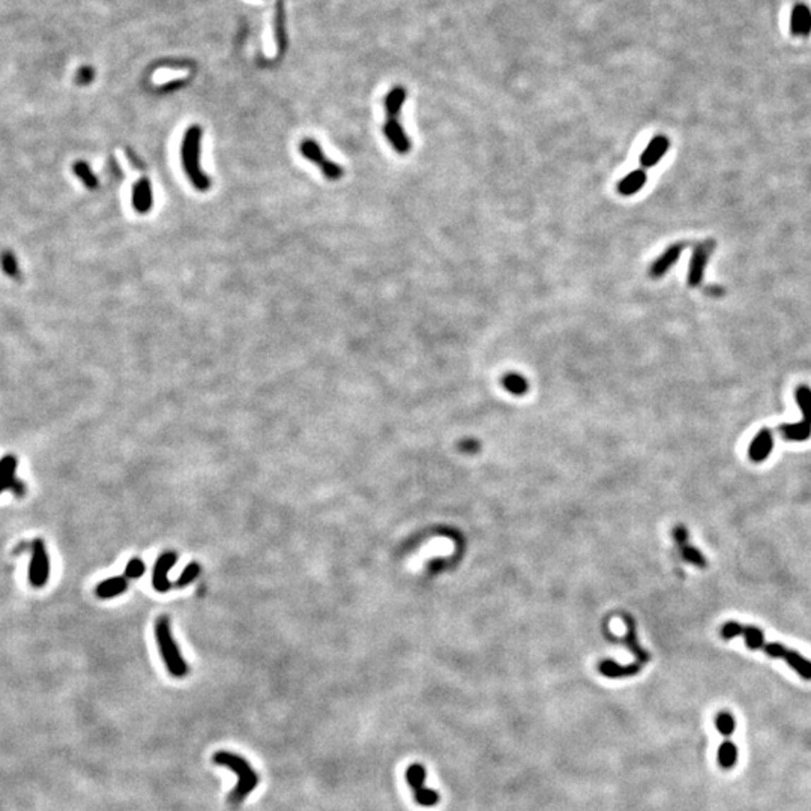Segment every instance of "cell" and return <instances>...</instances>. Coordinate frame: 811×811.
<instances>
[{
	"label": "cell",
	"instance_id": "obj_1",
	"mask_svg": "<svg viewBox=\"0 0 811 811\" xmlns=\"http://www.w3.org/2000/svg\"><path fill=\"white\" fill-rule=\"evenodd\" d=\"M720 634L724 640L744 636L747 648L765 651L772 658H781V660L789 664L796 673H799L807 680H811V661L805 660L799 652L786 648L781 643H768L759 628L738 624V622H727V624L721 627Z\"/></svg>",
	"mask_w": 811,
	"mask_h": 811
},
{
	"label": "cell",
	"instance_id": "obj_2",
	"mask_svg": "<svg viewBox=\"0 0 811 811\" xmlns=\"http://www.w3.org/2000/svg\"><path fill=\"white\" fill-rule=\"evenodd\" d=\"M214 763L218 767H226L238 775V784L229 795V803L232 805L242 804L248 795L256 789L260 781L258 775L250 767V763L238 755L229 753V751H218L214 755Z\"/></svg>",
	"mask_w": 811,
	"mask_h": 811
},
{
	"label": "cell",
	"instance_id": "obj_3",
	"mask_svg": "<svg viewBox=\"0 0 811 811\" xmlns=\"http://www.w3.org/2000/svg\"><path fill=\"white\" fill-rule=\"evenodd\" d=\"M203 131L200 125H191L186 129L182 140V166L188 176V179L198 191H208L210 181L205 172L200 167V149H202Z\"/></svg>",
	"mask_w": 811,
	"mask_h": 811
},
{
	"label": "cell",
	"instance_id": "obj_4",
	"mask_svg": "<svg viewBox=\"0 0 811 811\" xmlns=\"http://www.w3.org/2000/svg\"><path fill=\"white\" fill-rule=\"evenodd\" d=\"M155 637H157L161 658L164 660V663H166V667L170 672V675L174 678L186 676L188 670L190 668H188V664L182 658V654L178 648V644H176V642L172 636V628H170V622H169L167 616H161L157 620Z\"/></svg>",
	"mask_w": 811,
	"mask_h": 811
},
{
	"label": "cell",
	"instance_id": "obj_5",
	"mask_svg": "<svg viewBox=\"0 0 811 811\" xmlns=\"http://www.w3.org/2000/svg\"><path fill=\"white\" fill-rule=\"evenodd\" d=\"M795 398L803 410V421L796 424H783L779 430L784 440L805 442L811 436V390L807 385H799L795 391Z\"/></svg>",
	"mask_w": 811,
	"mask_h": 811
},
{
	"label": "cell",
	"instance_id": "obj_6",
	"mask_svg": "<svg viewBox=\"0 0 811 811\" xmlns=\"http://www.w3.org/2000/svg\"><path fill=\"white\" fill-rule=\"evenodd\" d=\"M426 779H427V771L424 767L419 765V763H414V765H410L406 771V780L410 786V789L414 792L416 804L422 807H433L440 801V795L431 789H427Z\"/></svg>",
	"mask_w": 811,
	"mask_h": 811
},
{
	"label": "cell",
	"instance_id": "obj_7",
	"mask_svg": "<svg viewBox=\"0 0 811 811\" xmlns=\"http://www.w3.org/2000/svg\"><path fill=\"white\" fill-rule=\"evenodd\" d=\"M299 149H301V154H302L305 158L310 160L311 162H314L317 167H320V170H322V173L325 174L326 179H329V181H338V179L343 178L344 170H343L342 167H340L338 164H335L334 161L328 160V158L325 157V154H323V150H322L320 145L317 143V142H314V140H311V138L304 140V142L301 143V148H299Z\"/></svg>",
	"mask_w": 811,
	"mask_h": 811
},
{
	"label": "cell",
	"instance_id": "obj_8",
	"mask_svg": "<svg viewBox=\"0 0 811 811\" xmlns=\"http://www.w3.org/2000/svg\"><path fill=\"white\" fill-rule=\"evenodd\" d=\"M50 574V560L42 539H35L32 543V559L29 565V580L35 587H42Z\"/></svg>",
	"mask_w": 811,
	"mask_h": 811
},
{
	"label": "cell",
	"instance_id": "obj_9",
	"mask_svg": "<svg viewBox=\"0 0 811 811\" xmlns=\"http://www.w3.org/2000/svg\"><path fill=\"white\" fill-rule=\"evenodd\" d=\"M714 248H715L714 241H704V242H700L695 246V250H692V254H691L688 278H687L690 287H699L700 286V283L703 281V277H704V269H707V266H708L709 257H711Z\"/></svg>",
	"mask_w": 811,
	"mask_h": 811
},
{
	"label": "cell",
	"instance_id": "obj_10",
	"mask_svg": "<svg viewBox=\"0 0 811 811\" xmlns=\"http://www.w3.org/2000/svg\"><path fill=\"white\" fill-rule=\"evenodd\" d=\"M383 133L388 138V142L392 145V148L395 149L397 154L400 155H407L410 149H412V143H410V138L406 134L403 125L398 122V119H392V117H388V121L383 125Z\"/></svg>",
	"mask_w": 811,
	"mask_h": 811
},
{
	"label": "cell",
	"instance_id": "obj_11",
	"mask_svg": "<svg viewBox=\"0 0 811 811\" xmlns=\"http://www.w3.org/2000/svg\"><path fill=\"white\" fill-rule=\"evenodd\" d=\"M176 562H178V555L173 553V551H166V553H162L158 558L154 570V577H152V584H154L155 591L167 592L170 589L172 583L169 580V571L176 565Z\"/></svg>",
	"mask_w": 811,
	"mask_h": 811
},
{
	"label": "cell",
	"instance_id": "obj_12",
	"mask_svg": "<svg viewBox=\"0 0 811 811\" xmlns=\"http://www.w3.org/2000/svg\"><path fill=\"white\" fill-rule=\"evenodd\" d=\"M684 248H685V244H684V242L670 245L668 248L651 265L649 277L654 278V280H658V278L664 277V275L668 272V270L676 265V262L679 260V257H680V254H683Z\"/></svg>",
	"mask_w": 811,
	"mask_h": 811
},
{
	"label": "cell",
	"instance_id": "obj_13",
	"mask_svg": "<svg viewBox=\"0 0 811 811\" xmlns=\"http://www.w3.org/2000/svg\"><path fill=\"white\" fill-rule=\"evenodd\" d=\"M16 469L17 460L13 455H6L0 460V493L5 490H13L18 496L25 493V486H23L21 481L14 478Z\"/></svg>",
	"mask_w": 811,
	"mask_h": 811
},
{
	"label": "cell",
	"instance_id": "obj_14",
	"mask_svg": "<svg viewBox=\"0 0 811 811\" xmlns=\"http://www.w3.org/2000/svg\"><path fill=\"white\" fill-rule=\"evenodd\" d=\"M670 148V140L666 136H655L649 145L642 152L640 155V166L642 169H651L655 167L661 158L667 154Z\"/></svg>",
	"mask_w": 811,
	"mask_h": 811
},
{
	"label": "cell",
	"instance_id": "obj_15",
	"mask_svg": "<svg viewBox=\"0 0 811 811\" xmlns=\"http://www.w3.org/2000/svg\"><path fill=\"white\" fill-rule=\"evenodd\" d=\"M772 448H774L772 431L769 428H762L756 434L755 440L751 442V445L748 446V457L755 463H760L763 460H767L768 455L772 451Z\"/></svg>",
	"mask_w": 811,
	"mask_h": 811
},
{
	"label": "cell",
	"instance_id": "obj_16",
	"mask_svg": "<svg viewBox=\"0 0 811 811\" xmlns=\"http://www.w3.org/2000/svg\"><path fill=\"white\" fill-rule=\"evenodd\" d=\"M791 32L793 37L807 38L811 35V9L807 4H796L791 16Z\"/></svg>",
	"mask_w": 811,
	"mask_h": 811
},
{
	"label": "cell",
	"instance_id": "obj_17",
	"mask_svg": "<svg viewBox=\"0 0 811 811\" xmlns=\"http://www.w3.org/2000/svg\"><path fill=\"white\" fill-rule=\"evenodd\" d=\"M154 205V194H152L150 182L143 178L136 182L133 188V206L138 214H148Z\"/></svg>",
	"mask_w": 811,
	"mask_h": 811
},
{
	"label": "cell",
	"instance_id": "obj_18",
	"mask_svg": "<svg viewBox=\"0 0 811 811\" xmlns=\"http://www.w3.org/2000/svg\"><path fill=\"white\" fill-rule=\"evenodd\" d=\"M646 182H648V173H646V170L644 169L634 170L628 173L624 179L618 182V193L624 197H631L634 194H637L640 190H643Z\"/></svg>",
	"mask_w": 811,
	"mask_h": 811
},
{
	"label": "cell",
	"instance_id": "obj_19",
	"mask_svg": "<svg viewBox=\"0 0 811 811\" xmlns=\"http://www.w3.org/2000/svg\"><path fill=\"white\" fill-rule=\"evenodd\" d=\"M642 666L643 664H640V663L628 664V666H619L618 663L608 660V661H603L601 664H599L598 670H599V673L607 676V678H627V676L637 675L642 670Z\"/></svg>",
	"mask_w": 811,
	"mask_h": 811
},
{
	"label": "cell",
	"instance_id": "obj_20",
	"mask_svg": "<svg viewBox=\"0 0 811 811\" xmlns=\"http://www.w3.org/2000/svg\"><path fill=\"white\" fill-rule=\"evenodd\" d=\"M407 98V90L403 86H395L385 98V110L388 117L398 119Z\"/></svg>",
	"mask_w": 811,
	"mask_h": 811
},
{
	"label": "cell",
	"instance_id": "obj_21",
	"mask_svg": "<svg viewBox=\"0 0 811 811\" xmlns=\"http://www.w3.org/2000/svg\"><path fill=\"white\" fill-rule=\"evenodd\" d=\"M128 589V582L125 577H112L101 582L97 586V595L102 599L119 596Z\"/></svg>",
	"mask_w": 811,
	"mask_h": 811
},
{
	"label": "cell",
	"instance_id": "obj_22",
	"mask_svg": "<svg viewBox=\"0 0 811 811\" xmlns=\"http://www.w3.org/2000/svg\"><path fill=\"white\" fill-rule=\"evenodd\" d=\"M502 385L512 395H524L529 391L527 380L519 373H508L503 376Z\"/></svg>",
	"mask_w": 811,
	"mask_h": 811
},
{
	"label": "cell",
	"instance_id": "obj_23",
	"mask_svg": "<svg viewBox=\"0 0 811 811\" xmlns=\"http://www.w3.org/2000/svg\"><path fill=\"white\" fill-rule=\"evenodd\" d=\"M625 622H627V627H628V636H627V642H628L630 649L632 651V654H634V655L637 656V660H639V663H640V664L648 663V661H649V654L646 652V651L642 648V646L639 644V642H637V636H636V628H634V622H632L630 618H627V619H625Z\"/></svg>",
	"mask_w": 811,
	"mask_h": 811
},
{
	"label": "cell",
	"instance_id": "obj_24",
	"mask_svg": "<svg viewBox=\"0 0 811 811\" xmlns=\"http://www.w3.org/2000/svg\"><path fill=\"white\" fill-rule=\"evenodd\" d=\"M738 760V748L731 740H726L719 750V763L723 769H731Z\"/></svg>",
	"mask_w": 811,
	"mask_h": 811
},
{
	"label": "cell",
	"instance_id": "obj_25",
	"mask_svg": "<svg viewBox=\"0 0 811 811\" xmlns=\"http://www.w3.org/2000/svg\"><path fill=\"white\" fill-rule=\"evenodd\" d=\"M284 0H278L277 5V16H275V37L278 42V53H284L286 50V32H284Z\"/></svg>",
	"mask_w": 811,
	"mask_h": 811
},
{
	"label": "cell",
	"instance_id": "obj_26",
	"mask_svg": "<svg viewBox=\"0 0 811 811\" xmlns=\"http://www.w3.org/2000/svg\"><path fill=\"white\" fill-rule=\"evenodd\" d=\"M74 173L77 174V178L81 179V182L86 185L88 190H95V188L98 186L97 176L93 174L92 169L88 166L85 161H77L74 164Z\"/></svg>",
	"mask_w": 811,
	"mask_h": 811
},
{
	"label": "cell",
	"instance_id": "obj_27",
	"mask_svg": "<svg viewBox=\"0 0 811 811\" xmlns=\"http://www.w3.org/2000/svg\"><path fill=\"white\" fill-rule=\"evenodd\" d=\"M715 724H716V728H719V732L726 738H728L735 732V719L731 712L721 711L719 715L715 716Z\"/></svg>",
	"mask_w": 811,
	"mask_h": 811
},
{
	"label": "cell",
	"instance_id": "obj_28",
	"mask_svg": "<svg viewBox=\"0 0 811 811\" xmlns=\"http://www.w3.org/2000/svg\"><path fill=\"white\" fill-rule=\"evenodd\" d=\"M679 547H680V553H683V558H684L687 562L692 563V565H696V567H699V568H704V567H707V560H704V556L700 553L699 550H696L695 547L688 546L687 543L679 544Z\"/></svg>",
	"mask_w": 811,
	"mask_h": 811
},
{
	"label": "cell",
	"instance_id": "obj_29",
	"mask_svg": "<svg viewBox=\"0 0 811 811\" xmlns=\"http://www.w3.org/2000/svg\"><path fill=\"white\" fill-rule=\"evenodd\" d=\"M200 571H202V567H200L197 562H191L190 565H186V568L182 571L179 580L176 582V586L184 587V586H188L190 583H193L200 575Z\"/></svg>",
	"mask_w": 811,
	"mask_h": 811
},
{
	"label": "cell",
	"instance_id": "obj_30",
	"mask_svg": "<svg viewBox=\"0 0 811 811\" xmlns=\"http://www.w3.org/2000/svg\"><path fill=\"white\" fill-rule=\"evenodd\" d=\"M0 263H2V268L5 270V274L9 275L11 278H17L20 275V269H18V263H17V258L13 253L5 251L0 257Z\"/></svg>",
	"mask_w": 811,
	"mask_h": 811
},
{
	"label": "cell",
	"instance_id": "obj_31",
	"mask_svg": "<svg viewBox=\"0 0 811 811\" xmlns=\"http://www.w3.org/2000/svg\"><path fill=\"white\" fill-rule=\"evenodd\" d=\"M145 571H146L145 562L142 559L134 558L126 563L124 572H125L126 579H140L145 574Z\"/></svg>",
	"mask_w": 811,
	"mask_h": 811
},
{
	"label": "cell",
	"instance_id": "obj_32",
	"mask_svg": "<svg viewBox=\"0 0 811 811\" xmlns=\"http://www.w3.org/2000/svg\"><path fill=\"white\" fill-rule=\"evenodd\" d=\"M92 78H93V69L89 68V66L81 68L80 71H78V74H77V81H78L80 85H88V83H90Z\"/></svg>",
	"mask_w": 811,
	"mask_h": 811
},
{
	"label": "cell",
	"instance_id": "obj_33",
	"mask_svg": "<svg viewBox=\"0 0 811 811\" xmlns=\"http://www.w3.org/2000/svg\"><path fill=\"white\" fill-rule=\"evenodd\" d=\"M673 535H675V539H676V543H678V544L687 543V539H688V534H687V531H685V527H683V526H678V527L675 529Z\"/></svg>",
	"mask_w": 811,
	"mask_h": 811
}]
</instances>
